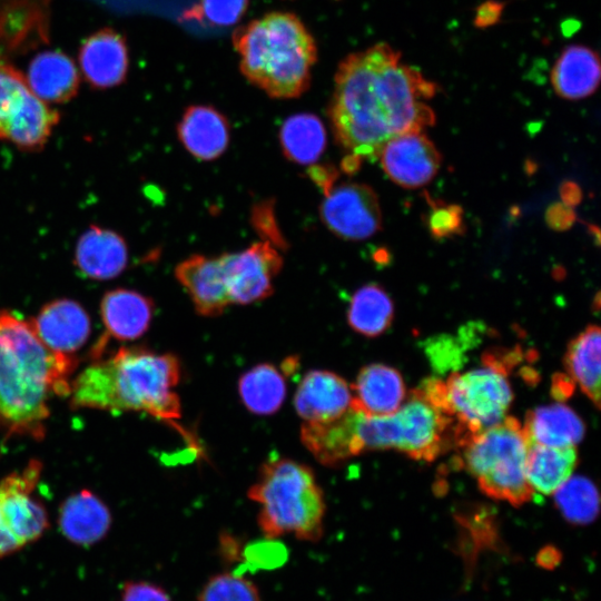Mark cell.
I'll return each mask as SVG.
<instances>
[{"instance_id":"e0dca14e","label":"cell","mask_w":601,"mask_h":601,"mask_svg":"<svg viewBox=\"0 0 601 601\" xmlns=\"http://www.w3.org/2000/svg\"><path fill=\"white\" fill-rule=\"evenodd\" d=\"M352 398L351 387L343 377L329 371L314 370L300 381L294 406L305 422H323L345 413Z\"/></svg>"},{"instance_id":"b9f144b4","label":"cell","mask_w":601,"mask_h":601,"mask_svg":"<svg viewBox=\"0 0 601 601\" xmlns=\"http://www.w3.org/2000/svg\"><path fill=\"white\" fill-rule=\"evenodd\" d=\"M560 194L562 203L570 207H574L582 199V191L580 187L572 181H565L560 188Z\"/></svg>"},{"instance_id":"8992f818","label":"cell","mask_w":601,"mask_h":601,"mask_svg":"<svg viewBox=\"0 0 601 601\" xmlns=\"http://www.w3.org/2000/svg\"><path fill=\"white\" fill-rule=\"evenodd\" d=\"M247 495L260 504L257 521L265 539L294 534L316 542L322 538L324 495L309 466L290 459L269 460Z\"/></svg>"},{"instance_id":"277c9868","label":"cell","mask_w":601,"mask_h":601,"mask_svg":"<svg viewBox=\"0 0 601 601\" xmlns=\"http://www.w3.org/2000/svg\"><path fill=\"white\" fill-rule=\"evenodd\" d=\"M243 75L272 98H296L312 79L317 49L298 17L270 12L234 33Z\"/></svg>"},{"instance_id":"9a60e30c","label":"cell","mask_w":601,"mask_h":601,"mask_svg":"<svg viewBox=\"0 0 601 601\" xmlns=\"http://www.w3.org/2000/svg\"><path fill=\"white\" fill-rule=\"evenodd\" d=\"M175 277L201 316H218L231 304L221 255H191L175 267Z\"/></svg>"},{"instance_id":"8d00e7d4","label":"cell","mask_w":601,"mask_h":601,"mask_svg":"<svg viewBox=\"0 0 601 601\" xmlns=\"http://www.w3.org/2000/svg\"><path fill=\"white\" fill-rule=\"evenodd\" d=\"M545 218L548 225L552 229L565 230L573 225L575 214L573 207H570L563 203H558L549 207Z\"/></svg>"},{"instance_id":"44dd1931","label":"cell","mask_w":601,"mask_h":601,"mask_svg":"<svg viewBox=\"0 0 601 601\" xmlns=\"http://www.w3.org/2000/svg\"><path fill=\"white\" fill-rule=\"evenodd\" d=\"M58 523L67 540L87 546L97 543L107 534L111 525V514L96 494L81 490L62 502Z\"/></svg>"},{"instance_id":"4316f807","label":"cell","mask_w":601,"mask_h":601,"mask_svg":"<svg viewBox=\"0 0 601 601\" xmlns=\"http://www.w3.org/2000/svg\"><path fill=\"white\" fill-rule=\"evenodd\" d=\"M600 327L587 326L568 345L564 366L572 381L600 407Z\"/></svg>"},{"instance_id":"f1b7e54d","label":"cell","mask_w":601,"mask_h":601,"mask_svg":"<svg viewBox=\"0 0 601 601\" xmlns=\"http://www.w3.org/2000/svg\"><path fill=\"white\" fill-rule=\"evenodd\" d=\"M393 317V302L378 284H366L352 296L347 309V322L358 334L376 337L391 326Z\"/></svg>"},{"instance_id":"7c38bea8","label":"cell","mask_w":601,"mask_h":601,"mask_svg":"<svg viewBox=\"0 0 601 601\" xmlns=\"http://www.w3.org/2000/svg\"><path fill=\"white\" fill-rule=\"evenodd\" d=\"M230 303L252 304L273 294L283 258L269 242L252 244L238 253L221 254Z\"/></svg>"},{"instance_id":"1f68e13d","label":"cell","mask_w":601,"mask_h":601,"mask_svg":"<svg viewBox=\"0 0 601 601\" xmlns=\"http://www.w3.org/2000/svg\"><path fill=\"white\" fill-rule=\"evenodd\" d=\"M197 601H262L254 582L238 573H218L203 585Z\"/></svg>"},{"instance_id":"d6986e66","label":"cell","mask_w":601,"mask_h":601,"mask_svg":"<svg viewBox=\"0 0 601 601\" xmlns=\"http://www.w3.org/2000/svg\"><path fill=\"white\" fill-rule=\"evenodd\" d=\"M351 391V407L373 416L393 414L406 397L402 375L395 368L383 364H371L361 368Z\"/></svg>"},{"instance_id":"ffe728a7","label":"cell","mask_w":601,"mask_h":601,"mask_svg":"<svg viewBox=\"0 0 601 601\" xmlns=\"http://www.w3.org/2000/svg\"><path fill=\"white\" fill-rule=\"evenodd\" d=\"M154 311V302L137 290L115 288L106 292L100 302L106 337L132 341L142 336L150 326Z\"/></svg>"},{"instance_id":"52a82bcc","label":"cell","mask_w":601,"mask_h":601,"mask_svg":"<svg viewBox=\"0 0 601 601\" xmlns=\"http://www.w3.org/2000/svg\"><path fill=\"white\" fill-rule=\"evenodd\" d=\"M460 447L466 470L487 496L514 506L532 499L534 491L525 474L528 442L516 418L505 416L470 435Z\"/></svg>"},{"instance_id":"5b68a950","label":"cell","mask_w":601,"mask_h":601,"mask_svg":"<svg viewBox=\"0 0 601 601\" xmlns=\"http://www.w3.org/2000/svg\"><path fill=\"white\" fill-rule=\"evenodd\" d=\"M342 418L347 459L367 451L396 450L431 462L467 437L455 417L421 386L393 414L373 416L349 407Z\"/></svg>"},{"instance_id":"5bb4252c","label":"cell","mask_w":601,"mask_h":601,"mask_svg":"<svg viewBox=\"0 0 601 601\" xmlns=\"http://www.w3.org/2000/svg\"><path fill=\"white\" fill-rule=\"evenodd\" d=\"M30 324L50 351L70 356L85 345L91 333L89 314L70 298H57L45 304Z\"/></svg>"},{"instance_id":"4dcf8cb0","label":"cell","mask_w":601,"mask_h":601,"mask_svg":"<svg viewBox=\"0 0 601 601\" xmlns=\"http://www.w3.org/2000/svg\"><path fill=\"white\" fill-rule=\"evenodd\" d=\"M554 494L556 508L568 522L587 525L598 516L599 494L589 479L571 476Z\"/></svg>"},{"instance_id":"603a6c76","label":"cell","mask_w":601,"mask_h":601,"mask_svg":"<svg viewBox=\"0 0 601 601\" xmlns=\"http://www.w3.org/2000/svg\"><path fill=\"white\" fill-rule=\"evenodd\" d=\"M601 76L598 53L589 47H566L556 59L551 72L555 92L570 100L591 96L598 88Z\"/></svg>"},{"instance_id":"ba28073f","label":"cell","mask_w":601,"mask_h":601,"mask_svg":"<svg viewBox=\"0 0 601 601\" xmlns=\"http://www.w3.org/2000/svg\"><path fill=\"white\" fill-rule=\"evenodd\" d=\"M485 362L444 382L447 410L469 435L501 422L513 400L505 365L493 355Z\"/></svg>"},{"instance_id":"cb8c5ba5","label":"cell","mask_w":601,"mask_h":601,"mask_svg":"<svg viewBox=\"0 0 601 601\" xmlns=\"http://www.w3.org/2000/svg\"><path fill=\"white\" fill-rule=\"evenodd\" d=\"M23 76L32 92L47 104L69 100L76 95L79 85L75 63L58 50L36 56Z\"/></svg>"},{"instance_id":"4fadbf2b","label":"cell","mask_w":601,"mask_h":601,"mask_svg":"<svg viewBox=\"0 0 601 601\" xmlns=\"http://www.w3.org/2000/svg\"><path fill=\"white\" fill-rule=\"evenodd\" d=\"M377 158L385 174L405 188L428 184L441 162L434 144L422 132H406L390 139Z\"/></svg>"},{"instance_id":"7402d4cb","label":"cell","mask_w":601,"mask_h":601,"mask_svg":"<svg viewBox=\"0 0 601 601\" xmlns=\"http://www.w3.org/2000/svg\"><path fill=\"white\" fill-rule=\"evenodd\" d=\"M85 78L96 88H109L120 83L128 68V52L122 38L102 30L89 37L79 53Z\"/></svg>"},{"instance_id":"f35d334b","label":"cell","mask_w":601,"mask_h":601,"mask_svg":"<svg viewBox=\"0 0 601 601\" xmlns=\"http://www.w3.org/2000/svg\"><path fill=\"white\" fill-rule=\"evenodd\" d=\"M562 562V552L554 545L543 546L535 556L538 566L552 571Z\"/></svg>"},{"instance_id":"836d02e7","label":"cell","mask_w":601,"mask_h":601,"mask_svg":"<svg viewBox=\"0 0 601 601\" xmlns=\"http://www.w3.org/2000/svg\"><path fill=\"white\" fill-rule=\"evenodd\" d=\"M248 0H200L197 16L219 27L233 26L246 12Z\"/></svg>"},{"instance_id":"d4e9b609","label":"cell","mask_w":601,"mask_h":601,"mask_svg":"<svg viewBox=\"0 0 601 601\" xmlns=\"http://www.w3.org/2000/svg\"><path fill=\"white\" fill-rule=\"evenodd\" d=\"M522 428L528 444L554 447L574 446L584 434L582 420L563 404H551L529 411Z\"/></svg>"},{"instance_id":"f546056e","label":"cell","mask_w":601,"mask_h":601,"mask_svg":"<svg viewBox=\"0 0 601 601\" xmlns=\"http://www.w3.org/2000/svg\"><path fill=\"white\" fill-rule=\"evenodd\" d=\"M238 393L245 407L257 415L277 412L286 396V384L280 372L272 364H258L238 381Z\"/></svg>"},{"instance_id":"6da1fadb","label":"cell","mask_w":601,"mask_h":601,"mask_svg":"<svg viewBox=\"0 0 601 601\" xmlns=\"http://www.w3.org/2000/svg\"><path fill=\"white\" fill-rule=\"evenodd\" d=\"M435 92L390 45L351 53L337 67L328 107L335 139L348 155L376 159L390 139L434 122L426 100Z\"/></svg>"},{"instance_id":"83f0119b","label":"cell","mask_w":601,"mask_h":601,"mask_svg":"<svg viewBox=\"0 0 601 601\" xmlns=\"http://www.w3.org/2000/svg\"><path fill=\"white\" fill-rule=\"evenodd\" d=\"M279 141L285 157L299 165L315 162L326 147V130L322 120L307 112L288 117L282 125Z\"/></svg>"},{"instance_id":"d590c367","label":"cell","mask_w":601,"mask_h":601,"mask_svg":"<svg viewBox=\"0 0 601 601\" xmlns=\"http://www.w3.org/2000/svg\"><path fill=\"white\" fill-rule=\"evenodd\" d=\"M266 542H257L250 545L247 550L249 555L257 561L258 564L273 562L279 563L282 561V555H285V550L278 542H273L272 539H266Z\"/></svg>"},{"instance_id":"ac0fdd59","label":"cell","mask_w":601,"mask_h":601,"mask_svg":"<svg viewBox=\"0 0 601 601\" xmlns=\"http://www.w3.org/2000/svg\"><path fill=\"white\" fill-rule=\"evenodd\" d=\"M185 149L198 160L211 161L228 147L230 130L226 117L211 106L188 107L177 126Z\"/></svg>"},{"instance_id":"9c48e42d","label":"cell","mask_w":601,"mask_h":601,"mask_svg":"<svg viewBox=\"0 0 601 601\" xmlns=\"http://www.w3.org/2000/svg\"><path fill=\"white\" fill-rule=\"evenodd\" d=\"M59 114L38 98L24 76L0 62V139L24 151L43 148Z\"/></svg>"},{"instance_id":"e575fe53","label":"cell","mask_w":601,"mask_h":601,"mask_svg":"<svg viewBox=\"0 0 601 601\" xmlns=\"http://www.w3.org/2000/svg\"><path fill=\"white\" fill-rule=\"evenodd\" d=\"M119 601H171L164 588L148 581H128L124 584Z\"/></svg>"},{"instance_id":"74e56055","label":"cell","mask_w":601,"mask_h":601,"mask_svg":"<svg viewBox=\"0 0 601 601\" xmlns=\"http://www.w3.org/2000/svg\"><path fill=\"white\" fill-rule=\"evenodd\" d=\"M503 4L496 1L484 2L477 9L475 23L477 27H487L495 23L501 17Z\"/></svg>"},{"instance_id":"30bf717a","label":"cell","mask_w":601,"mask_h":601,"mask_svg":"<svg viewBox=\"0 0 601 601\" xmlns=\"http://www.w3.org/2000/svg\"><path fill=\"white\" fill-rule=\"evenodd\" d=\"M325 226L337 237L363 240L382 227V211L376 193L367 185L345 183L332 187L319 207Z\"/></svg>"},{"instance_id":"3957f363","label":"cell","mask_w":601,"mask_h":601,"mask_svg":"<svg viewBox=\"0 0 601 601\" xmlns=\"http://www.w3.org/2000/svg\"><path fill=\"white\" fill-rule=\"evenodd\" d=\"M180 373V362L173 354L120 347L108 358L95 359L75 378L70 407L145 412L176 425L181 406L174 388Z\"/></svg>"},{"instance_id":"d6a6232c","label":"cell","mask_w":601,"mask_h":601,"mask_svg":"<svg viewBox=\"0 0 601 601\" xmlns=\"http://www.w3.org/2000/svg\"><path fill=\"white\" fill-rule=\"evenodd\" d=\"M427 226L435 239L461 235L464 233L463 210L455 204L432 203Z\"/></svg>"},{"instance_id":"7a4b0ae2","label":"cell","mask_w":601,"mask_h":601,"mask_svg":"<svg viewBox=\"0 0 601 601\" xmlns=\"http://www.w3.org/2000/svg\"><path fill=\"white\" fill-rule=\"evenodd\" d=\"M73 356L50 351L30 322L0 311V432L41 440L49 400L69 396Z\"/></svg>"},{"instance_id":"2e32d148","label":"cell","mask_w":601,"mask_h":601,"mask_svg":"<svg viewBox=\"0 0 601 601\" xmlns=\"http://www.w3.org/2000/svg\"><path fill=\"white\" fill-rule=\"evenodd\" d=\"M128 246L117 231L89 226L78 238L73 263L87 278L109 280L119 276L128 264Z\"/></svg>"},{"instance_id":"60d3db41","label":"cell","mask_w":601,"mask_h":601,"mask_svg":"<svg viewBox=\"0 0 601 601\" xmlns=\"http://www.w3.org/2000/svg\"><path fill=\"white\" fill-rule=\"evenodd\" d=\"M22 548L7 531L0 509V558L8 556Z\"/></svg>"},{"instance_id":"484cf974","label":"cell","mask_w":601,"mask_h":601,"mask_svg":"<svg viewBox=\"0 0 601 601\" xmlns=\"http://www.w3.org/2000/svg\"><path fill=\"white\" fill-rule=\"evenodd\" d=\"M574 446L554 447L528 444L525 474L533 491L554 493L571 476L577 465Z\"/></svg>"},{"instance_id":"ab89813d","label":"cell","mask_w":601,"mask_h":601,"mask_svg":"<svg viewBox=\"0 0 601 601\" xmlns=\"http://www.w3.org/2000/svg\"><path fill=\"white\" fill-rule=\"evenodd\" d=\"M336 176V169L332 167L318 166L313 167L309 170V177L316 183L317 186L323 188L325 194L333 187Z\"/></svg>"},{"instance_id":"8fae6325","label":"cell","mask_w":601,"mask_h":601,"mask_svg":"<svg viewBox=\"0 0 601 601\" xmlns=\"http://www.w3.org/2000/svg\"><path fill=\"white\" fill-rule=\"evenodd\" d=\"M41 463L31 460L22 471L12 472L0 482V509L4 526L21 548L37 541L48 529L45 505L32 497L41 474Z\"/></svg>"}]
</instances>
